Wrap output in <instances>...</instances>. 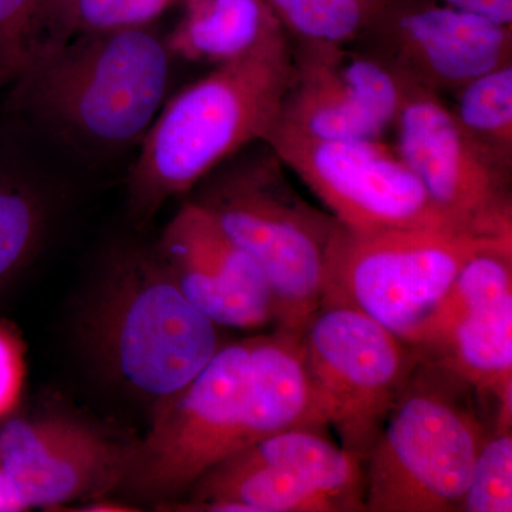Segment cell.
I'll return each mask as SVG.
<instances>
[{"label":"cell","mask_w":512,"mask_h":512,"mask_svg":"<svg viewBox=\"0 0 512 512\" xmlns=\"http://www.w3.org/2000/svg\"><path fill=\"white\" fill-rule=\"evenodd\" d=\"M458 511H512V431L488 434Z\"/></svg>","instance_id":"cell-24"},{"label":"cell","mask_w":512,"mask_h":512,"mask_svg":"<svg viewBox=\"0 0 512 512\" xmlns=\"http://www.w3.org/2000/svg\"><path fill=\"white\" fill-rule=\"evenodd\" d=\"M82 511H94V512H127L134 511L133 508L127 507V505L119 503H110V501H96L89 505H84Z\"/></svg>","instance_id":"cell-28"},{"label":"cell","mask_w":512,"mask_h":512,"mask_svg":"<svg viewBox=\"0 0 512 512\" xmlns=\"http://www.w3.org/2000/svg\"><path fill=\"white\" fill-rule=\"evenodd\" d=\"M474 390L420 357L365 460L366 511L460 510L488 434Z\"/></svg>","instance_id":"cell-5"},{"label":"cell","mask_w":512,"mask_h":512,"mask_svg":"<svg viewBox=\"0 0 512 512\" xmlns=\"http://www.w3.org/2000/svg\"><path fill=\"white\" fill-rule=\"evenodd\" d=\"M247 148L211 171L191 201L264 271L276 328L301 333L322 305L326 252L340 222L299 194L268 144Z\"/></svg>","instance_id":"cell-4"},{"label":"cell","mask_w":512,"mask_h":512,"mask_svg":"<svg viewBox=\"0 0 512 512\" xmlns=\"http://www.w3.org/2000/svg\"><path fill=\"white\" fill-rule=\"evenodd\" d=\"M12 136H0V281L33 254L46 225L42 188Z\"/></svg>","instance_id":"cell-18"},{"label":"cell","mask_w":512,"mask_h":512,"mask_svg":"<svg viewBox=\"0 0 512 512\" xmlns=\"http://www.w3.org/2000/svg\"><path fill=\"white\" fill-rule=\"evenodd\" d=\"M29 510L12 484L5 468L0 463V512H19Z\"/></svg>","instance_id":"cell-27"},{"label":"cell","mask_w":512,"mask_h":512,"mask_svg":"<svg viewBox=\"0 0 512 512\" xmlns=\"http://www.w3.org/2000/svg\"><path fill=\"white\" fill-rule=\"evenodd\" d=\"M326 429L279 431L227 458L197 481L175 510L363 512L365 460Z\"/></svg>","instance_id":"cell-8"},{"label":"cell","mask_w":512,"mask_h":512,"mask_svg":"<svg viewBox=\"0 0 512 512\" xmlns=\"http://www.w3.org/2000/svg\"><path fill=\"white\" fill-rule=\"evenodd\" d=\"M156 252L185 298L218 326H278V305L264 271L200 205L185 202Z\"/></svg>","instance_id":"cell-15"},{"label":"cell","mask_w":512,"mask_h":512,"mask_svg":"<svg viewBox=\"0 0 512 512\" xmlns=\"http://www.w3.org/2000/svg\"><path fill=\"white\" fill-rule=\"evenodd\" d=\"M420 357L467 383L481 403L512 393V295L464 313Z\"/></svg>","instance_id":"cell-16"},{"label":"cell","mask_w":512,"mask_h":512,"mask_svg":"<svg viewBox=\"0 0 512 512\" xmlns=\"http://www.w3.org/2000/svg\"><path fill=\"white\" fill-rule=\"evenodd\" d=\"M171 59L151 25L74 36L9 83L6 121L79 156L119 153L141 143L163 107Z\"/></svg>","instance_id":"cell-2"},{"label":"cell","mask_w":512,"mask_h":512,"mask_svg":"<svg viewBox=\"0 0 512 512\" xmlns=\"http://www.w3.org/2000/svg\"><path fill=\"white\" fill-rule=\"evenodd\" d=\"M100 288L90 313L93 343L138 392L173 396L221 349L217 323L185 298L157 252H117Z\"/></svg>","instance_id":"cell-6"},{"label":"cell","mask_w":512,"mask_h":512,"mask_svg":"<svg viewBox=\"0 0 512 512\" xmlns=\"http://www.w3.org/2000/svg\"><path fill=\"white\" fill-rule=\"evenodd\" d=\"M512 295V241L481 248L458 272L417 353L431 348L464 313Z\"/></svg>","instance_id":"cell-20"},{"label":"cell","mask_w":512,"mask_h":512,"mask_svg":"<svg viewBox=\"0 0 512 512\" xmlns=\"http://www.w3.org/2000/svg\"><path fill=\"white\" fill-rule=\"evenodd\" d=\"M131 451L70 417H16L0 426V463L29 510L107 493L126 478Z\"/></svg>","instance_id":"cell-14"},{"label":"cell","mask_w":512,"mask_h":512,"mask_svg":"<svg viewBox=\"0 0 512 512\" xmlns=\"http://www.w3.org/2000/svg\"><path fill=\"white\" fill-rule=\"evenodd\" d=\"M352 45L441 96L512 63V26L437 0H384Z\"/></svg>","instance_id":"cell-13"},{"label":"cell","mask_w":512,"mask_h":512,"mask_svg":"<svg viewBox=\"0 0 512 512\" xmlns=\"http://www.w3.org/2000/svg\"><path fill=\"white\" fill-rule=\"evenodd\" d=\"M25 348L15 330L0 323V423L15 409L25 384Z\"/></svg>","instance_id":"cell-25"},{"label":"cell","mask_w":512,"mask_h":512,"mask_svg":"<svg viewBox=\"0 0 512 512\" xmlns=\"http://www.w3.org/2000/svg\"><path fill=\"white\" fill-rule=\"evenodd\" d=\"M451 94V113L468 137L512 168V63L481 74Z\"/></svg>","instance_id":"cell-19"},{"label":"cell","mask_w":512,"mask_h":512,"mask_svg":"<svg viewBox=\"0 0 512 512\" xmlns=\"http://www.w3.org/2000/svg\"><path fill=\"white\" fill-rule=\"evenodd\" d=\"M303 363L326 426L366 460L419 363L416 349L376 320L322 305L301 330Z\"/></svg>","instance_id":"cell-9"},{"label":"cell","mask_w":512,"mask_h":512,"mask_svg":"<svg viewBox=\"0 0 512 512\" xmlns=\"http://www.w3.org/2000/svg\"><path fill=\"white\" fill-rule=\"evenodd\" d=\"M503 241L512 238L453 229L362 232L340 224L326 252L322 305L362 312L416 349L463 265Z\"/></svg>","instance_id":"cell-7"},{"label":"cell","mask_w":512,"mask_h":512,"mask_svg":"<svg viewBox=\"0 0 512 512\" xmlns=\"http://www.w3.org/2000/svg\"><path fill=\"white\" fill-rule=\"evenodd\" d=\"M178 2L181 0H53V49L83 33L150 26Z\"/></svg>","instance_id":"cell-22"},{"label":"cell","mask_w":512,"mask_h":512,"mask_svg":"<svg viewBox=\"0 0 512 512\" xmlns=\"http://www.w3.org/2000/svg\"><path fill=\"white\" fill-rule=\"evenodd\" d=\"M444 5L512 26V0H437Z\"/></svg>","instance_id":"cell-26"},{"label":"cell","mask_w":512,"mask_h":512,"mask_svg":"<svg viewBox=\"0 0 512 512\" xmlns=\"http://www.w3.org/2000/svg\"><path fill=\"white\" fill-rule=\"evenodd\" d=\"M53 0H0V82L52 50Z\"/></svg>","instance_id":"cell-23"},{"label":"cell","mask_w":512,"mask_h":512,"mask_svg":"<svg viewBox=\"0 0 512 512\" xmlns=\"http://www.w3.org/2000/svg\"><path fill=\"white\" fill-rule=\"evenodd\" d=\"M291 42L292 80L276 127L318 140H376L416 89L352 43Z\"/></svg>","instance_id":"cell-12"},{"label":"cell","mask_w":512,"mask_h":512,"mask_svg":"<svg viewBox=\"0 0 512 512\" xmlns=\"http://www.w3.org/2000/svg\"><path fill=\"white\" fill-rule=\"evenodd\" d=\"M184 15L165 37L171 55L215 66L251 55L286 32L268 0H181Z\"/></svg>","instance_id":"cell-17"},{"label":"cell","mask_w":512,"mask_h":512,"mask_svg":"<svg viewBox=\"0 0 512 512\" xmlns=\"http://www.w3.org/2000/svg\"><path fill=\"white\" fill-rule=\"evenodd\" d=\"M295 427L328 429L301 333L276 328L222 345L190 384L158 400L124 481L143 498L171 504L222 461Z\"/></svg>","instance_id":"cell-1"},{"label":"cell","mask_w":512,"mask_h":512,"mask_svg":"<svg viewBox=\"0 0 512 512\" xmlns=\"http://www.w3.org/2000/svg\"><path fill=\"white\" fill-rule=\"evenodd\" d=\"M393 128L396 150L451 224L512 238L511 168L468 137L440 94L416 87Z\"/></svg>","instance_id":"cell-11"},{"label":"cell","mask_w":512,"mask_h":512,"mask_svg":"<svg viewBox=\"0 0 512 512\" xmlns=\"http://www.w3.org/2000/svg\"><path fill=\"white\" fill-rule=\"evenodd\" d=\"M293 73L291 36L284 32L251 55L215 66L158 111L128 174L131 211L150 220L255 141H264L281 113Z\"/></svg>","instance_id":"cell-3"},{"label":"cell","mask_w":512,"mask_h":512,"mask_svg":"<svg viewBox=\"0 0 512 512\" xmlns=\"http://www.w3.org/2000/svg\"><path fill=\"white\" fill-rule=\"evenodd\" d=\"M293 39L352 43L384 0H268Z\"/></svg>","instance_id":"cell-21"},{"label":"cell","mask_w":512,"mask_h":512,"mask_svg":"<svg viewBox=\"0 0 512 512\" xmlns=\"http://www.w3.org/2000/svg\"><path fill=\"white\" fill-rule=\"evenodd\" d=\"M3 86H5V83L0 82V89H2Z\"/></svg>","instance_id":"cell-29"},{"label":"cell","mask_w":512,"mask_h":512,"mask_svg":"<svg viewBox=\"0 0 512 512\" xmlns=\"http://www.w3.org/2000/svg\"><path fill=\"white\" fill-rule=\"evenodd\" d=\"M264 143L343 227L362 232L461 231L434 205L396 147L382 138L318 140L274 126Z\"/></svg>","instance_id":"cell-10"}]
</instances>
